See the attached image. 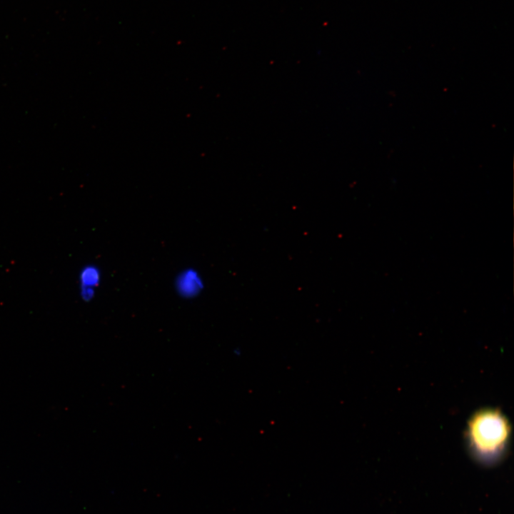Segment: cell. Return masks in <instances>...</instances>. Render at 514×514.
Listing matches in <instances>:
<instances>
[{
    "label": "cell",
    "mask_w": 514,
    "mask_h": 514,
    "mask_svg": "<svg viewBox=\"0 0 514 514\" xmlns=\"http://www.w3.org/2000/svg\"><path fill=\"white\" fill-rule=\"evenodd\" d=\"M177 293L183 298H193L203 290L204 282L198 271L193 268L182 270L174 283Z\"/></svg>",
    "instance_id": "2"
},
{
    "label": "cell",
    "mask_w": 514,
    "mask_h": 514,
    "mask_svg": "<svg viewBox=\"0 0 514 514\" xmlns=\"http://www.w3.org/2000/svg\"><path fill=\"white\" fill-rule=\"evenodd\" d=\"M509 436L508 422L496 410L478 412L469 421L468 445L473 456L480 463L492 464L500 459Z\"/></svg>",
    "instance_id": "1"
},
{
    "label": "cell",
    "mask_w": 514,
    "mask_h": 514,
    "mask_svg": "<svg viewBox=\"0 0 514 514\" xmlns=\"http://www.w3.org/2000/svg\"><path fill=\"white\" fill-rule=\"evenodd\" d=\"M79 280L80 296L85 301H91L101 280L100 269L94 264L86 265L80 271Z\"/></svg>",
    "instance_id": "3"
}]
</instances>
